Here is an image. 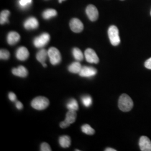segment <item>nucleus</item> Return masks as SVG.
<instances>
[{"label": "nucleus", "mask_w": 151, "mask_h": 151, "mask_svg": "<svg viewBox=\"0 0 151 151\" xmlns=\"http://www.w3.org/2000/svg\"><path fill=\"white\" fill-rule=\"evenodd\" d=\"M118 107L122 111H129L133 107V101L129 95L122 94L119 97Z\"/></svg>", "instance_id": "nucleus-1"}, {"label": "nucleus", "mask_w": 151, "mask_h": 151, "mask_svg": "<svg viewBox=\"0 0 151 151\" xmlns=\"http://www.w3.org/2000/svg\"><path fill=\"white\" fill-rule=\"evenodd\" d=\"M49 104V101L46 97L38 96L34 99L31 103L32 108L38 110H42L47 108Z\"/></svg>", "instance_id": "nucleus-2"}, {"label": "nucleus", "mask_w": 151, "mask_h": 151, "mask_svg": "<svg viewBox=\"0 0 151 151\" xmlns=\"http://www.w3.org/2000/svg\"><path fill=\"white\" fill-rule=\"evenodd\" d=\"M108 36L110 43L114 46H117L120 43L119 30L115 25L110 26L108 29Z\"/></svg>", "instance_id": "nucleus-3"}, {"label": "nucleus", "mask_w": 151, "mask_h": 151, "mask_svg": "<svg viewBox=\"0 0 151 151\" xmlns=\"http://www.w3.org/2000/svg\"><path fill=\"white\" fill-rule=\"evenodd\" d=\"M50 38V35L48 33L44 32L39 36L35 38L33 40V44L36 48H41L48 43Z\"/></svg>", "instance_id": "nucleus-4"}, {"label": "nucleus", "mask_w": 151, "mask_h": 151, "mask_svg": "<svg viewBox=\"0 0 151 151\" xmlns=\"http://www.w3.org/2000/svg\"><path fill=\"white\" fill-rule=\"evenodd\" d=\"M48 53L50 62L52 65H58L61 62V54L58 49L55 47H51L49 49Z\"/></svg>", "instance_id": "nucleus-5"}, {"label": "nucleus", "mask_w": 151, "mask_h": 151, "mask_svg": "<svg viewBox=\"0 0 151 151\" xmlns=\"http://www.w3.org/2000/svg\"><path fill=\"white\" fill-rule=\"evenodd\" d=\"M85 56L87 62L97 64L99 62V58L96 52L91 48L87 49L85 52Z\"/></svg>", "instance_id": "nucleus-6"}, {"label": "nucleus", "mask_w": 151, "mask_h": 151, "mask_svg": "<svg viewBox=\"0 0 151 151\" xmlns=\"http://www.w3.org/2000/svg\"><path fill=\"white\" fill-rule=\"evenodd\" d=\"M97 70L92 67L83 66L82 67L79 75L82 77L90 78L96 75L97 74Z\"/></svg>", "instance_id": "nucleus-7"}, {"label": "nucleus", "mask_w": 151, "mask_h": 151, "mask_svg": "<svg viewBox=\"0 0 151 151\" xmlns=\"http://www.w3.org/2000/svg\"><path fill=\"white\" fill-rule=\"evenodd\" d=\"M70 27L72 32L76 33L81 32L83 30V24L80 20L73 18L70 22Z\"/></svg>", "instance_id": "nucleus-8"}, {"label": "nucleus", "mask_w": 151, "mask_h": 151, "mask_svg": "<svg viewBox=\"0 0 151 151\" xmlns=\"http://www.w3.org/2000/svg\"><path fill=\"white\" fill-rule=\"evenodd\" d=\"M87 15L91 22L96 21L99 17V12L97 9L93 5L87 6L86 9Z\"/></svg>", "instance_id": "nucleus-9"}, {"label": "nucleus", "mask_w": 151, "mask_h": 151, "mask_svg": "<svg viewBox=\"0 0 151 151\" xmlns=\"http://www.w3.org/2000/svg\"><path fill=\"white\" fill-rule=\"evenodd\" d=\"M139 146L142 151H151V141L146 136H142L140 137Z\"/></svg>", "instance_id": "nucleus-10"}, {"label": "nucleus", "mask_w": 151, "mask_h": 151, "mask_svg": "<svg viewBox=\"0 0 151 151\" xmlns=\"http://www.w3.org/2000/svg\"><path fill=\"white\" fill-rule=\"evenodd\" d=\"M24 27L27 30L35 29L39 27V22L35 17H30L25 21Z\"/></svg>", "instance_id": "nucleus-11"}, {"label": "nucleus", "mask_w": 151, "mask_h": 151, "mask_svg": "<svg viewBox=\"0 0 151 151\" xmlns=\"http://www.w3.org/2000/svg\"><path fill=\"white\" fill-rule=\"evenodd\" d=\"M29 57V52L25 47H19L16 52V57L17 60L24 61L27 60Z\"/></svg>", "instance_id": "nucleus-12"}, {"label": "nucleus", "mask_w": 151, "mask_h": 151, "mask_svg": "<svg viewBox=\"0 0 151 151\" xmlns=\"http://www.w3.org/2000/svg\"><path fill=\"white\" fill-rule=\"evenodd\" d=\"M20 40V35L16 32H9L7 37V41L9 45H15Z\"/></svg>", "instance_id": "nucleus-13"}, {"label": "nucleus", "mask_w": 151, "mask_h": 151, "mask_svg": "<svg viewBox=\"0 0 151 151\" xmlns=\"http://www.w3.org/2000/svg\"><path fill=\"white\" fill-rule=\"evenodd\" d=\"M12 73L14 75L20 77H26L28 75V70L22 65H20L17 68H14L12 70Z\"/></svg>", "instance_id": "nucleus-14"}, {"label": "nucleus", "mask_w": 151, "mask_h": 151, "mask_svg": "<svg viewBox=\"0 0 151 151\" xmlns=\"http://www.w3.org/2000/svg\"><path fill=\"white\" fill-rule=\"evenodd\" d=\"M48 57V51L44 49L40 50L37 53V56H36L37 60L42 64L45 63V61L47 59Z\"/></svg>", "instance_id": "nucleus-15"}, {"label": "nucleus", "mask_w": 151, "mask_h": 151, "mask_svg": "<svg viewBox=\"0 0 151 151\" xmlns=\"http://www.w3.org/2000/svg\"><path fill=\"white\" fill-rule=\"evenodd\" d=\"M60 146L62 148H68L70 146V137L68 135H62L60 137L59 139Z\"/></svg>", "instance_id": "nucleus-16"}, {"label": "nucleus", "mask_w": 151, "mask_h": 151, "mask_svg": "<svg viewBox=\"0 0 151 151\" xmlns=\"http://www.w3.org/2000/svg\"><path fill=\"white\" fill-rule=\"evenodd\" d=\"M82 65L78 62H75L68 67V70L72 73H79L82 69Z\"/></svg>", "instance_id": "nucleus-17"}, {"label": "nucleus", "mask_w": 151, "mask_h": 151, "mask_svg": "<svg viewBox=\"0 0 151 151\" xmlns=\"http://www.w3.org/2000/svg\"><path fill=\"white\" fill-rule=\"evenodd\" d=\"M77 117L76 111L75 110H69L65 115V120L68 122L69 124H72L76 121Z\"/></svg>", "instance_id": "nucleus-18"}, {"label": "nucleus", "mask_w": 151, "mask_h": 151, "mask_svg": "<svg viewBox=\"0 0 151 151\" xmlns=\"http://www.w3.org/2000/svg\"><path fill=\"white\" fill-rule=\"evenodd\" d=\"M57 12L55 10L53 9H48L44 11L42 16L44 19L48 20L53 17L57 16Z\"/></svg>", "instance_id": "nucleus-19"}, {"label": "nucleus", "mask_w": 151, "mask_h": 151, "mask_svg": "<svg viewBox=\"0 0 151 151\" xmlns=\"http://www.w3.org/2000/svg\"><path fill=\"white\" fill-rule=\"evenodd\" d=\"M10 14V12L9 10H5L1 12L0 14V24L1 25L5 24V23H8L9 22V20L8 17Z\"/></svg>", "instance_id": "nucleus-20"}, {"label": "nucleus", "mask_w": 151, "mask_h": 151, "mask_svg": "<svg viewBox=\"0 0 151 151\" xmlns=\"http://www.w3.org/2000/svg\"><path fill=\"white\" fill-rule=\"evenodd\" d=\"M67 108L69 110H75L77 111L78 110V104L76 100L74 99H72L67 104Z\"/></svg>", "instance_id": "nucleus-21"}, {"label": "nucleus", "mask_w": 151, "mask_h": 151, "mask_svg": "<svg viewBox=\"0 0 151 151\" xmlns=\"http://www.w3.org/2000/svg\"><path fill=\"white\" fill-rule=\"evenodd\" d=\"M73 56L76 60L81 61L83 59V55L81 50L78 48H75L72 50Z\"/></svg>", "instance_id": "nucleus-22"}, {"label": "nucleus", "mask_w": 151, "mask_h": 151, "mask_svg": "<svg viewBox=\"0 0 151 151\" xmlns=\"http://www.w3.org/2000/svg\"><path fill=\"white\" fill-rule=\"evenodd\" d=\"M82 132L87 135H93L95 134V130L93 129L88 124H85L81 127Z\"/></svg>", "instance_id": "nucleus-23"}, {"label": "nucleus", "mask_w": 151, "mask_h": 151, "mask_svg": "<svg viewBox=\"0 0 151 151\" xmlns=\"http://www.w3.org/2000/svg\"><path fill=\"white\" fill-rule=\"evenodd\" d=\"M81 101L83 105L86 107L88 108L92 105V99L90 95H85L81 97Z\"/></svg>", "instance_id": "nucleus-24"}, {"label": "nucleus", "mask_w": 151, "mask_h": 151, "mask_svg": "<svg viewBox=\"0 0 151 151\" xmlns=\"http://www.w3.org/2000/svg\"><path fill=\"white\" fill-rule=\"evenodd\" d=\"M10 56V52L6 49H1L0 50V58L1 60H7Z\"/></svg>", "instance_id": "nucleus-25"}, {"label": "nucleus", "mask_w": 151, "mask_h": 151, "mask_svg": "<svg viewBox=\"0 0 151 151\" xmlns=\"http://www.w3.org/2000/svg\"><path fill=\"white\" fill-rule=\"evenodd\" d=\"M32 0H19V3L22 8H27L30 5H31Z\"/></svg>", "instance_id": "nucleus-26"}, {"label": "nucleus", "mask_w": 151, "mask_h": 151, "mask_svg": "<svg viewBox=\"0 0 151 151\" xmlns=\"http://www.w3.org/2000/svg\"><path fill=\"white\" fill-rule=\"evenodd\" d=\"M41 151H51L52 149L47 143H43L40 146Z\"/></svg>", "instance_id": "nucleus-27"}, {"label": "nucleus", "mask_w": 151, "mask_h": 151, "mask_svg": "<svg viewBox=\"0 0 151 151\" xmlns=\"http://www.w3.org/2000/svg\"><path fill=\"white\" fill-rule=\"evenodd\" d=\"M9 98L10 100L12 102H16V95L13 92H10L9 93Z\"/></svg>", "instance_id": "nucleus-28"}, {"label": "nucleus", "mask_w": 151, "mask_h": 151, "mask_svg": "<svg viewBox=\"0 0 151 151\" xmlns=\"http://www.w3.org/2000/svg\"><path fill=\"white\" fill-rule=\"evenodd\" d=\"M70 125V124H69L68 122H67L65 120L64 121L60 122V127L61 128H63V129L66 128L68 127Z\"/></svg>", "instance_id": "nucleus-29"}, {"label": "nucleus", "mask_w": 151, "mask_h": 151, "mask_svg": "<svg viewBox=\"0 0 151 151\" xmlns=\"http://www.w3.org/2000/svg\"><path fill=\"white\" fill-rule=\"evenodd\" d=\"M145 66L146 68L151 70V58L146 60L145 63Z\"/></svg>", "instance_id": "nucleus-30"}, {"label": "nucleus", "mask_w": 151, "mask_h": 151, "mask_svg": "<svg viewBox=\"0 0 151 151\" xmlns=\"http://www.w3.org/2000/svg\"><path fill=\"white\" fill-rule=\"evenodd\" d=\"M16 107L18 110H22V109L23 108V105L20 101H16Z\"/></svg>", "instance_id": "nucleus-31"}, {"label": "nucleus", "mask_w": 151, "mask_h": 151, "mask_svg": "<svg viewBox=\"0 0 151 151\" xmlns=\"http://www.w3.org/2000/svg\"><path fill=\"white\" fill-rule=\"evenodd\" d=\"M105 151H116V150L113 149V148H107L105 150Z\"/></svg>", "instance_id": "nucleus-32"}, {"label": "nucleus", "mask_w": 151, "mask_h": 151, "mask_svg": "<svg viewBox=\"0 0 151 151\" xmlns=\"http://www.w3.org/2000/svg\"><path fill=\"white\" fill-rule=\"evenodd\" d=\"M42 65L44 67H47V65L45 63H44L42 64Z\"/></svg>", "instance_id": "nucleus-33"}, {"label": "nucleus", "mask_w": 151, "mask_h": 151, "mask_svg": "<svg viewBox=\"0 0 151 151\" xmlns=\"http://www.w3.org/2000/svg\"><path fill=\"white\" fill-rule=\"evenodd\" d=\"M65 0H59V2L60 3H62L63 1H65Z\"/></svg>", "instance_id": "nucleus-34"}, {"label": "nucleus", "mask_w": 151, "mask_h": 151, "mask_svg": "<svg viewBox=\"0 0 151 151\" xmlns=\"http://www.w3.org/2000/svg\"><path fill=\"white\" fill-rule=\"evenodd\" d=\"M122 1H123V0H122Z\"/></svg>", "instance_id": "nucleus-35"}, {"label": "nucleus", "mask_w": 151, "mask_h": 151, "mask_svg": "<svg viewBox=\"0 0 151 151\" xmlns=\"http://www.w3.org/2000/svg\"></svg>", "instance_id": "nucleus-36"}]
</instances>
